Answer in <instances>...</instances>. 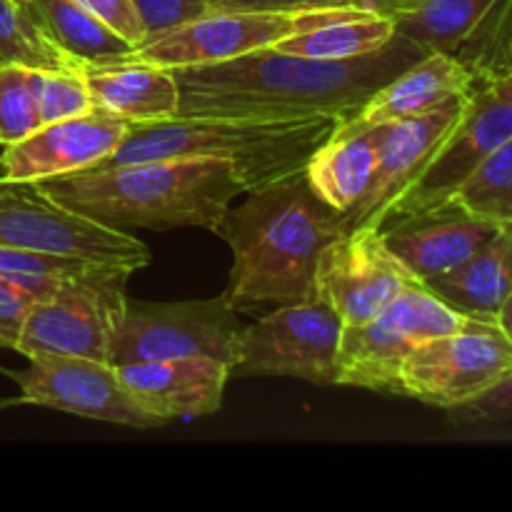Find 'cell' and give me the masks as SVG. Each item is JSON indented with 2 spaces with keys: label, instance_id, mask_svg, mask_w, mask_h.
I'll return each instance as SVG.
<instances>
[{
  "label": "cell",
  "instance_id": "6da1fadb",
  "mask_svg": "<svg viewBox=\"0 0 512 512\" xmlns=\"http://www.w3.org/2000/svg\"><path fill=\"white\" fill-rule=\"evenodd\" d=\"M425 55L395 35L363 58L320 60L268 48L225 63L178 68V118H353L385 83Z\"/></svg>",
  "mask_w": 512,
  "mask_h": 512
},
{
  "label": "cell",
  "instance_id": "7a4b0ae2",
  "mask_svg": "<svg viewBox=\"0 0 512 512\" xmlns=\"http://www.w3.org/2000/svg\"><path fill=\"white\" fill-rule=\"evenodd\" d=\"M213 233L233 250L225 298L238 313L305 303L318 295V263L340 228V213L308 183L305 170L245 193Z\"/></svg>",
  "mask_w": 512,
  "mask_h": 512
},
{
  "label": "cell",
  "instance_id": "3957f363",
  "mask_svg": "<svg viewBox=\"0 0 512 512\" xmlns=\"http://www.w3.org/2000/svg\"><path fill=\"white\" fill-rule=\"evenodd\" d=\"M40 185L63 208L118 230H213L243 193L233 165L208 155L93 168Z\"/></svg>",
  "mask_w": 512,
  "mask_h": 512
},
{
  "label": "cell",
  "instance_id": "277c9868",
  "mask_svg": "<svg viewBox=\"0 0 512 512\" xmlns=\"http://www.w3.org/2000/svg\"><path fill=\"white\" fill-rule=\"evenodd\" d=\"M340 118H170L130 125L123 143L95 168L208 155L233 165L243 193L305 170ZM93 170V168H90Z\"/></svg>",
  "mask_w": 512,
  "mask_h": 512
},
{
  "label": "cell",
  "instance_id": "5b68a950",
  "mask_svg": "<svg viewBox=\"0 0 512 512\" xmlns=\"http://www.w3.org/2000/svg\"><path fill=\"white\" fill-rule=\"evenodd\" d=\"M135 270L108 265L73 278L48 300L28 308L15 353L25 358L108 360L110 343L128 305V278Z\"/></svg>",
  "mask_w": 512,
  "mask_h": 512
},
{
  "label": "cell",
  "instance_id": "8992f818",
  "mask_svg": "<svg viewBox=\"0 0 512 512\" xmlns=\"http://www.w3.org/2000/svg\"><path fill=\"white\" fill-rule=\"evenodd\" d=\"M245 325L225 295L180 303L125 305L123 320L110 343L115 368L145 360L215 358L233 368L240 358Z\"/></svg>",
  "mask_w": 512,
  "mask_h": 512
},
{
  "label": "cell",
  "instance_id": "52a82bcc",
  "mask_svg": "<svg viewBox=\"0 0 512 512\" xmlns=\"http://www.w3.org/2000/svg\"><path fill=\"white\" fill-rule=\"evenodd\" d=\"M365 13L355 8H298V10H208L173 30L145 40L135 60L163 68H195L225 63L240 55L258 53L303 30L320 28L345 15Z\"/></svg>",
  "mask_w": 512,
  "mask_h": 512
},
{
  "label": "cell",
  "instance_id": "ba28073f",
  "mask_svg": "<svg viewBox=\"0 0 512 512\" xmlns=\"http://www.w3.org/2000/svg\"><path fill=\"white\" fill-rule=\"evenodd\" d=\"M0 245L75 255L130 270L150 263L148 245L135 235L63 208L43 185L30 180L0 178Z\"/></svg>",
  "mask_w": 512,
  "mask_h": 512
},
{
  "label": "cell",
  "instance_id": "9c48e42d",
  "mask_svg": "<svg viewBox=\"0 0 512 512\" xmlns=\"http://www.w3.org/2000/svg\"><path fill=\"white\" fill-rule=\"evenodd\" d=\"M512 373V343L498 323L473 320L458 333L415 345L400 368L403 398L453 410Z\"/></svg>",
  "mask_w": 512,
  "mask_h": 512
},
{
  "label": "cell",
  "instance_id": "30bf717a",
  "mask_svg": "<svg viewBox=\"0 0 512 512\" xmlns=\"http://www.w3.org/2000/svg\"><path fill=\"white\" fill-rule=\"evenodd\" d=\"M345 323L315 295L305 303L278 305L245 328L233 378L280 375L315 385L338 383V350Z\"/></svg>",
  "mask_w": 512,
  "mask_h": 512
},
{
  "label": "cell",
  "instance_id": "8fae6325",
  "mask_svg": "<svg viewBox=\"0 0 512 512\" xmlns=\"http://www.w3.org/2000/svg\"><path fill=\"white\" fill-rule=\"evenodd\" d=\"M10 378L20 388V403L43 405L58 413L128 428H160L158 415L135 400L108 360L30 358V365Z\"/></svg>",
  "mask_w": 512,
  "mask_h": 512
},
{
  "label": "cell",
  "instance_id": "7c38bea8",
  "mask_svg": "<svg viewBox=\"0 0 512 512\" xmlns=\"http://www.w3.org/2000/svg\"><path fill=\"white\" fill-rule=\"evenodd\" d=\"M393 28L423 53L458 58L480 85L512 40V0H420L393 20Z\"/></svg>",
  "mask_w": 512,
  "mask_h": 512
},
{
  "label": "cell",
  "instance_id": "4fadbf2b",
  "mask_svg": "<svg viewBox=\"0 0 512 512\" xmlns=\"http://www.w3.org/2000/svg\"><path fill=\"white\" fill-rule=\"evenodd\" d=\"M415 278L385 245L380 228L348 230L323 250L318 263V298L345 325L378 318Z\"/></svg>",
  "mask_w": 512,
  "mask_h": 512
},
{
  "label": "cell",
  "instance_id": "5bb4252c",
  "mask_svg": "<svg viewBox=\"0 0 512 512\" xmlns=\"http://www.w3.org/2000/svg\"><path fill=\"white\" fill-rule=\"evenodd\" d=\"M510 135L512 105L495 98L485 85H475L468 105H465L463 118L450 130L448 138L438 145V150L428 160L423 173L415 178V183L388 210L385 220L395 218V215L418 213V210L433 208V205L455 198L465 180Z\"/></svg>",
  "mask_w": 512,
  "mask_h": 512
},
{
  "label": "cell",
  "instance_id": "9a60e30c",
  "mask_svg": "<svg viewBox=\"0 0 512 512\" xmlns=\"http://www.w3.org/2000/svg\"><path fill=\"white\" fill-rule=\"evenodd\" d=\"M468 98L470 95H458V98L448 100L440 108L418 115V118L385 123L378 163H375L368 190L353 208L340 213L343 233L363 228V225L380 228L388 210L415 183V178L423 173L438 145L448 138L450 130L463 118Z\"/></svg>",
  "mask_w": 512,
  "mask_h": 512
},
{
  "label": "cell",
  "instance_id": "2e32d148",
  "mask_svg": "<svg viewBox=\"0 0 512 512\" xmlns=\"http://www.w3.org/2000/svg\"><path fill=\"white\" fill-rule=\"evenodd\" d=\"M128 130V120L103 108L58 123H45L28 138L5 145L0 155V178L43 183L83 173L103 163L123 143Z\"/></svg>",
  "mask_w": 512,
  "mask_h": 512
},
{
  "label": "cell",
  "instance_id": "e0dca14e",
  "mask_svg": "<svg viewBox=\"0 0 512 512\" xmlns=\"http://www.w3.org/2000/svg\"><path fill=\"white\" fill-rule=\"evenodd\" d=\"M500 225L465 210L455 198L418 213L395 215L380 225L390 253L418 280L450 273L478 253Z\"/></svg>",
  "mask_w": 512,
  "mask_h": 512
},
{
  "label": "cell",
  "instance_id": "ac0fdd59",
  "mask_svg": "<svg viewBox=\"0 0 512 512\" xmlns=\"http://www.w3.org/2000/svg\"><path fill=\"white\" fill-rule=\"evenodd\" d=\"M118 373L135 400L163 423L218 413L233 378L228 363L203 355L120 365Z\"/></svg>",
  "mask_w": 512,
  "mask_h": 512
},
{
  "label": "cell",
  "instance_id": "d6986e66",
  "mask_svg": "<svg viewBox=\"0 0 512 512\" xmlns=\"http://www.w3.org/2000/svg\"><path fill=\"white\" fill-rule=\"evenodd\" d=\"M475 85H478L475 73L458 58L445 53H425L398 78L385 83L353 118L340 125L368 128V125L418 118L458 95H470Z\"/></svg>",
  "mask_w": 512,
  "mask_h": 512
},
{
  "label": "cell",
  "instance_id": "ffe728a7",
  "mask_svg": "<svg viewBox=\"0 0 512 512\" xmlns=\"http://www.w3.org/2000/svg\"><path fill=\"white\" fill-rule=\"evenodd\" d=\"M420 343L415 330L400 320L393 308H385L368 323L345 325L338 350V383L350 388L373 390L383 395H398L400 368L410 350Z\"/></svg>",
  "mask_w": 512,
  "mask_h": 512
},
{
  "label": "cell",
  "instance_id": "44dd1931",
  "mask_svg": "<svg viewBox=\"0 0 512 512\" xmlns=\"http://www.w3.org/2000/svg\"><path fill=\"white\" fill-rule=\"evenodd\" d=\"M85 83L95 108L120 115L130 125L160 123L180 115V85L175 70L145 60L85 65Z\"/></svg>",
  "mask_w": 512,
  "mask_h": 512
},
{
  "label": "cell",
  "instance_id": "7402d4cb",
  "mask_svg": "<svg viewBox=\"0 0 512 512\" xmlns=\"http://www.w3.org/2000/svg\"><path fill=\"white\" fill-rule=\"evenodd\" d=\"M425 285L460 313L498 323L500 310L512 295V223L500 225L498 233L463 265Z\"/></svg>",
  "mask_w": 512,
  "mask_h": 512
},
{
  "label": "cell",
  "instance_id": "603a6c76",
  "mask_svg": "<svg viewBox=\"0 0 512 512\" xmlns=\"http://www.w3.org/2000/svg\"><path fill=\"white\" fill-rule=\"evenodd\" d=\"M385 123L368 128L338 125L330 140H325L305 165L308 183L315 193L338 213L353 208L368 190L373 178L378 150L383 143Z\"/></svg>",
  "mask_w": 512,
  "mask_h": 512
},
{
  "label": "cell",
  "instance_id": "cb8c5ba5",
  "mask_svg": "<svg viewBox=\"0 0 512 512\" xmlns=\"http://www.w3.org/2000/svg\"><path fill=\"white\" fill-rule=\"evenodd\" d=\"M45 38L58 45L75 65H108L130 60L135 45L120 38L78 0H23Z\"/></svg>",
  "mask_w": 512,
  "mask_h": 512
},
{
  "label": "cell",
  "instance_id": "d4e9b609",
  "mask_svg": "<svg viewBox=\"0 0 512 512\" xmlns=\"http://www.w3.org/2000/svg\"><path fill=\"white\" fill-rule=\"evenodd\" d=\"M393 38L395 28L390 18L375 13H355L320 25V28L290 35L273 48L280 53L303 55V58L350 60L385 48Z\"/></svg>",
  "mask_w": 512,
  "mask_h": 512
},
{
  "label": "cell",
  "instance_id": "484cf974",
  "mask_svg": "<svg viewBox=\"0 0 512 512\" xmlns=\"http://www.w3.org/2000/svg\"><path fill=\"white\" fill-rule=\"evenodd\" d=\"M103 268H108V263L0 245V278L23 290L33 303L53 298L68 280L98 273Z\"/></svg>",
  "mask_w": 512,
  "mask_h": 512
},
{
  "label": "cell",
  "instance_id": "4316f807",
  "mask_svg": "<svg viewBox=\"0 0 512 512\" xmlns=\"http://www.w3.org/2000/svg\"><path fill=\"white\" fill-rule=\"evenodd\" d=\"M3 63L43 70L80 68L45 38L23 0H0V65Z\"/></svg>",
  "mask_w": 512,
  "mask_h": 512
},
{
  "label": "cell",
  "instance_id": "83f0119b",
  "mask_svg": "<svg viewBox=\"0 0 512 512\" xmlns=\"http://www.w3.org/2000/svg\"><path fill=\"white\" fill-rule=\"evenodd\" d=\"M455 200L473 215L493 223H512V135L465 180Z\"/></svg>",
  "mask_w": 512,
  "mask_h": 512
},
{
  "label": "cell",
  "instance_id": "f1b7e54d",
  "mask_svg": "<svg viewBox=\"0 0 512 512\" xmlns=\"http://www.w3.org/2000/svg\"><path fill=\"white\" fill-rule=\"evenodd\" d=\"M35 68L0 65V145H13L43 125L35 100Z\"/></svg>",
  "mask_w": 512,
  "mask_h": 512
},
{
  "label": "cell",
  "instance_id": "f546056e",
  "mask_svg": "<svg viewBox=\"0 0 512 512\" xmlns=\"http://www.w3.org/2000/svg\"><path fill=\"white\" fill-rule=\"evenodd\" d=\"M35 100H38L40 120L58 123V120L75 118L95 108L93 95L85 83L83 68L43 70L35 68Z\"/></svg>",
  "mask_w": 512,
  "mask_h": 512
},
{
  "label": "cell",
  "instance_id": "4dcf8cb0",
  "mask_svg": "<svg viewBox=\"0 0 512 512\" xmlns=\"http://www.w3.org/2000/svg\"><path fill=\"white\" fill-rule=\"evenodd\" d=\"M450 423L463 425V428H485V425H510L512 423V373L500 380L493 390H488L480 398L460 405V408L445 410Z\"/></svg>",
  "mask_w": 512,
  "mask_h": 512
},
{
  "label": "cell",
  "instance_id": "1f68e13d",
  "mask_svg": "<svg viewBox=\"0 0 512 512\" xmlns=\"http://www.w3.org/2000/svg\"><path fill=\"white\" fill-rule=\"evenodd\" d=\"M133 5L143 20L148 40L165 30L178 28L188 20L200 18L210 10L203 0H133Z\"/></svg>",
  "mask_w": 512,
  "mask_h": 512
},
{
  "label": "cell",
  "instance_id": "d6a6232c",
  "mask_svg": "<svg viewBox=\"0 0 512 512\" xmlns=\"http://www.w3.org/2000/svg\"><path fill=\"white\" fill-rule=\"evenodd\" d=\"M88 13H93L95 18L103 20L110 30L125 38L128 43L135 45V50L148 40L145 33V25L140 20L138 10H135L133 0H78Z\"/></svg>",
  "mask_w": 512,
  "mask_h": 512
},
{
  "label": "cell",
  "instance_id": "836d02e7",
  "mask_svg": "<svg viewBox=\"0 0 512 512\" xmlns=\"http://www.w3.org/2000/svg\"><path fill=\"white\" fill-rule=\"evenodd\" d=\"M30 305L33 300L23 290L0 278V348L15 350Z\"/></svg>",
  "mask_w": 512,
  "mask_h": 512
},
{
  "label": "cell",
  "instance_id": "e575fe53",
  "mask_svg": "<svg viewBox=\"0 0 512 512\" xmlns=\"http://www.w3.org/2000/svg\"><path fill=\"white\" fill-rule=\"evenodd\" d=\"M415 3H420V0H303L305 8H355L365 10V13L385 15L390 20L413 8Z\"/></svg>",
  "mask_w": 512,
  "mask_h": 512
},
{
  "label": "cell",
  "instance_id": "d590c367",
  "mask_svg": "<svg viewBox=\"0 0 512 512\" xmlns=\"http://www.w3.org/2000/svg\"><path fill=\"white\" fill-rule=\"evenodd\" d=\"M210 10H298L303 0H203Z\"/></svg>",
  "mask_w": 512,
  "mask_h": 512
},
{
  "label": "cell",
  "instance_id": "8d00e7d4",
  "mask_svg": "<svg viewBox=\"0 0 512 512\" xmlns=\"http://www.w3.org/2000/svg\"><path fill=\"white\" fill-rule=\"evenodd\" d=\"M480 85H485V88H488L495 98H500L503 103L512 105V70H508V73H503V75H495V78L485 80V83H480Z\"/></svg>",
  "mask_w": 512,
  "mask_h": 512
},
{
  "label": "cell",
  "instance_id": "74e56055",
  "mask_svg": "<svg viewBox=\"0 0 512 512\" xmlns=\"http://www.w3.org/2000/svg\"><path fill=\"white\" fill-rule=\"evenodd\" d=\"M498 325H500V328H503V333L508 335L510 343H512V295L508 298V303L503 305V310H500Z\"/></svg>",
  "mask_w": 512,
  "mask_h": 512
},
{
  "label": "cell",
  "instance_id": "f35d334b",
  "mask_svg": "<svg viewBox=\"0 0 512 512\" xmlns=\"http://www.w3.org/2000/svg\"><path fill=\"white\" fill-rule=\"evenodd\" d=\"M508 70H512V40H510L508 48H505V53L500 55L498 65H495V70H493V75H490V78H495V75L508 73ZM490 78H488V80H490Z\"/></svg>",
  "mask_w": 512,
  "mask_h": 512
}]
</instances>
